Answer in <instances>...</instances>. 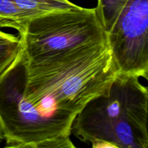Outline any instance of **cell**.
<instances>
[{
	"label": "cell",
	"instance_id": "1",
	"mask_svg": "<svg viewBox=\"0 0 148 148\" xmlns=\"http://www.w3.org/2000/svg\"><path fill=\"white\" fill-rule=\"evenodd\" d=\"M148 90L139 77L117 74L106 91L77 114L71 134L92 147L147 148Z\"/></svg>",
	"mask_w": 148,
	"mask_h": 148
},
{
	"label": "cell",
	"instance_id": "2",
	"mask_svg": "<svg viewBox=\"0 0 148 148\" xmlns=\"http://www.w3.org/2000/svg\"><path fill=\"white\" fill-rule=\"evenodd\" d=\"M1 27L15 29L29 64H53L77 60L107 44L106 32L95 8L79 7Z\"/></svg>",
	"mask_w": 148,
	"mask_h": 148
},
{
	"label": "cell",
	"instance_id": "3",
	"mask_svg": "<svg viewBox=\"0 0 148 148\" xmlns=\"http://www.w3.org/2000/svg\"><path fill=\"white\" fill-rule=\"evenodd\" d=\"M116 75L107 46L85 60L26 78L23 98L46 116L75 117L90 100L109 88Z\"/></svg>",
	"mask_w": 148,
	"mask_h": 148
},
{
	"label": "cell",
	"instance_id": "4",
	"mask_svg": "<svg viewBox=\"0 0 148 148\" xmlns=\"http://www.w3.org/2000/svg\"><path fill=\"white\" fill-rule=\"evenodd\" d=\"M26 79L21 49L0 76V127L6 147L50 148L52 140L69 137L72 123L47 116L23 98Z\"/></svg>",
	"mask_w": 148,
	"mask_h": 148
},
{
	"label": "cell",
	"instance_id": "5",
	"mask_svg": "<svg viewBox=\"0 0 148 148\" xmlns=\"http://www.w3.org/2000/svg\"><path fill=\"white\" fill-rule=\"evenodd\" d=\"M106 40L117 74L147 79L148 0H129Z\"/></svg>",
	"mask_w": 148,
	"mask_h": 148
},
{
	"label": "cell",
	"instance_id": "6",
	"mask_svg": "<svg viewBox=\"0 0 148 148\" xmlns=\"http://www.w3.org/2000/svg\"><path fill=\"white\" fill-rule=\"evenodd\" d=\"M20 12V17L17 22L6 23H18L31 19L46 15L53 12L68 11L79 8V6L69 0H13Z\"/></svg>",
	"mask_w": 148,
	"mask_h": 148
},
{
	"label": "cell",
	"instance_id": "7",
	"mask_svg": "<svg viewBox=\"0 0 148 148\" xmlns=\"http://www.w3.org/2000/svg\"><path fill=\"white\" fill-rule=\"evenodd\" d=\"M19 36L0 30V76L14 62L21 51Z\"/></svg>",
	"mask_w": 148,
	"mask_h": 148
},
{
	"label": "cell",
	"instance_id": "8",
	"mask_svg": "<svg viewBox=\"0 0 148 148\" xmlns=\"http://www.w3.org/2000/svg\"><path fill=\"white\" fill-rule=\"evenodd\" d=\"M129 0H98L95 10L105 31L108 32Z\"/></svg>",
	"mask_w": 148,
	"mask_h": 148
},
{
	"label": "cell",
	"instance_id": "9",
	"mask_svg": "<svg viewBox=\"0 0 148 148\" xmlns=\"http://www.w3.org/2000/svg\"><path fill=\"white\" fill-rule=\"evenodd\" d=\"M19 17L20 12L13 0H0V25L17 22Z\"/></svg>",
	"mask_w": 148,
	"mask_h": 148
},
{
	"label": "cell",
	"instance_id": "10",
	"mask_svg": "<svg viewBox=\"0 0 148 148\" xmlns=\"http://www.w3.org/2000/svg\"><path fill=\"white\" fill-rule=\"evenodd\" d=\"M1 140H3V134H2V132H1V127H0V141H1Z\"/></svg>",
	"mask_w": 148,
	"mask_h": 148
}]
</instances>
